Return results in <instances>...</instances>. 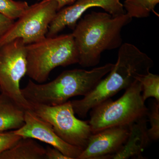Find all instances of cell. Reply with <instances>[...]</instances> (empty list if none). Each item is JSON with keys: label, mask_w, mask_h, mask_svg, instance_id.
<instances>
[{"label": "cell", "mask_w": 159, "mask_h": 159, "mask_svg": "<svg viewBox=\"0 0 159 159\" xmlns=\"http://www.w3.org/2000/svg\"><path fill=\"white\" fill-rule=\"evenodd\" d=\"M159 0H125L123 4L125 14L131 18H145L155 12Z\"/></svg>", "instance_id": "9a60e30c"}, {"label": "cell", "mask_w": 159, "mask_h": 159, "mask_svg": "<svg viewBox=\"0 0 159 159\" xmlns=\"http://www.w3.org/2000/svg\"><path fill=\"white\" fill-rule=\"evenodd\" d=\"M21 138L14 130L0 132V154L12 147Z\"/></svg>", "instance_id": "d6986e66"}, {"label": "cell", "mask_w": 159, "mask_h": 159, "mask_svg": "<svg viewBox=\"0 0 159 159\" xmlns=\"http://www.w3.org/2000/svg\"><path fill=\"white\" fill-rule=\"evenodd\" d=\"M45 159H70L57 148L48 146L46 148Z\"/></svg>", "instance_id": "44dd1931"}, {"label": "cell", "mask_w": 159, "mask_h": 159, "mask_svg": "<svg viewBox=\"0 0 159 159\" xmlns=\"http://www.w3.org/2000/svg\"><path fill=\"white\" fill-rule=\"evenodd\" d=\"M26 46L22 40L17 39L0 47V91L25 109L31 110L20 88L21 80L27 72Z\"/></svg>", "instance_id": "ba28073f"}, {"label": "cell", "mask_w": 159, "mask_h": 159, "mask_svg": "<svg viewBox=\"0 0 159 159\" xmlns=\"http://www.w3.org/2000/svg\"><path fill=\"white\" fill-rule=\"evenodd\" d=\"M57 3L58 11L64 7L73 4L76 0H55Z\"/></svg>", "instance_id": "7402d4cb"}, {"label": "cell", "mask_w": 159, "mask_h": 159, "mask_svg": "<svg viewBox=\"0 0 159 159\" xmlns=\"http://www.w3.org/2000/svg\"><path fill=\"white\" fill-rule=\"evenodd\" d=\"M107 63L90 70L75 69L63 71L51 82L37 84L29 80L21 89L23 97L29 102L48 106L60 105L76 96H85L113 68Z\"/></svg>", "instance_id": "3957f363"}, {"label": "cell", "mask_w": 159, "mask_h": 159, "mask_svg": "<svg viewBox=\"0 0 159 159\" xmlns=\"http://www.w3.org/2000/svg\"><path fill=\"white\" fill-rule=\"evenodd\" d=\"M14 20L6 17L0 13V40L13 25Z\"/></svg>", "instance_id": "ffe728a7"}, {"label": "cell", "mask_w": 159, "mask_h": 159, "mask_svg": "<svg viewBox=\"0 0 159 159\" xmlns=\"http://www.w3.org/2000/svg\"><path fill=\"white\" fill-rule=\"evenodd\" d=\"M14 132L22 138H32L49 144L70 159H78L83 151L80 148L62 140L50 123L30 110H26L25 111V124Z\"/></svg>", "instance_id": "30bf717a"}, {"label": "cell", "mask_w": 159, "mask_h": 159, "mask_svg": "<svg viewBox=\"0 0 159 159\" xmlns=\"http://www.w3.org/2000/svg\"><path fill=\"white\" fill-rule=\"evenodd\" d=\"M137 80L142 84L143 100L145 102L148 98H154L155 100L159 102V75L149 72L148 74L139 76Z\"/></svg>", "instance_id": "2e32d148"}, {"label": "cell", "mask_w": 159, "mask_h": 159, "mask_svg": "<svg viewBox=\"0 0 159 159\" xmlns=\"http://www.w3.org/2000/svg\"><path fill=\"white\" fill-rule=\"evenodd\" d=\"M46 148L34 139L21 138L14 145L0 154V159H45Z\"/></svg>", "instance_id": "5bb4252c"}, {"label": "cell", "mask_w": 159, "mask_h": 159, "mask_svg": "<svg viewBox=\"0 0 159 159\" xmlns=\"http://www.w3.org/2000/svg\"><path fill=\"white\" fill-rule=\"evenodd\" d=\"M129 131V126L121 125L92 134L78 159H110L125 143Z\"/></svg>", "instance_id": "8fae6325"}, {"label": "cell", "mask_w": 159, "mask_h": 159, "mask_svg": "<svg viewBox=\"0 0 159 159\" xmlns=\"http://www.w3.org/2000/svg\"><path fill=\"white\" fill-rule=\"evenodd\" d=\"M113 68L82 99L71 101L74 113L81 118L98 104L130 87L137 78L153 67L152 60L132 44L124 43L119 48Z\"/></svg>", "instance_id": "6da1fadb"}, {"label": "cell", "mask_w": 159, "mask_h": 159, "mask_svg": "<svg viewBox=\"0 0 159 159\" xmlns=\"http://www.w3.org/2000/svg\"><path fill=\"white\" fill-rule=\"evenodd\" d=\"M94 7L101 8L114 17L125 13L121 0H76L57 11L46 36H56L66 27L73 30L84 13Z\"/></svg>", "instance_id": "9c48e42d"}, {"label": "cell", "mask_w": 159, "mask_h": 159, "mask_svg": "<svg viewBox=\"0 0 159 159\" xmlns=\"http://www.w3.org/2000/svg\"><path fill=\"white\" fill-rule=\"evenodd\" d=\"M26 110L14 99L0 94V132L17 129L25 124Z\"/></svg>", "instance_id": "4fadbf2b"}, {"label": "cell", "mask_w": 159, "mask_h": 159, "mask_svg": "<svg viewBox=\"0 0 159 159\" xmlns=\"http://www.w3.org/2000/svg\"><path fill=\"white\" fill-rule=\"evenodd\" d=\"M127 14L112 16L107 12L93 11L80 18L71 34L84 68L98 65L103 52L119 48L122 31L132 20Z\"/></svg>", "instance_id": "7a4b0ae2"}, {"label": "cell", "mask_w": 159, "mask_h": 159, "mask_svg": "<svg viewBox=\"0 0 159 159\" xmlns=\"http://www.w3.org/2000/svg\"><path fill=\"white\" fill-rule=\"evenodd\" d=\"M57 11L55 0L42 1L29 6L0 40V47L17 39L22 40L26 45L43 39Z\"/></svg>", "instance_id": "52a82bcc"}, {"label": "cell", "mask_w": 159, "mask_h": 159, "mask_svg": "<svg viewBox=\"0 0 159 159\" xmlns=\"http://www.w3.org/2000/svg\"><path fill=\"white\" fill-rule=\"evenodd\" d=\"M147 116L151 126L148 129V137L150 141H157L159 138V102L155 100Z\"/></svg>", "instance_id": "ac0fdd59"}, {"label": "cell", "mask_w": 159, "mask_h": 159, "mask_svg": "<svg viewBox=\"0 0 159 159\" xmlns=\"http://www.w3.org/2000/svg\"><path fill=\"white\" fill-rule=\"evenodd\" d=\"M39 1H46V0H39Z\"/></svg>", "instance_id": "603a6c76"}, {"label": "cell", "mask_w": 159, "mask_h": 159, "mask_svg": "<svg viewBox=\"0 0 159 159\" xmlns=\"http://www.w3.org/2000/svg\"><path fill=\"white\" fill-rule=\"evenodd\" d=\"M29 7L26 2L0 0V13L11 20L17 19L20 17Z\"/></svg>", "instance_id": "e0dca14e"}, {"label": "cell", "mask_w": 159, "mask_h": 159, "mask_svg": "<svg viewBox=\"0 0 159 159\" xmlns=\"http://www.w3.org/2000/svg\"><path fill=\"white\" fill-rule=\"evenodd\" d=\"M29 103L30 110L50 123L62 140L82 150L85 149L93 134L88 121L80 120L75 116L71 101L56 106Z\"/></svg>", "instance_id": "8992f818"}, {"label": "cell", "mask_w": 159, "mask_h": 159, "mask_svg": "<svg viewBox=\"0 0 159 159\" xmlns=\"http://www.w3.org/2000/svg\"><path fill=\"white\" fill-rule=\"evenodd\" d=\"M26 75L39 83L46 82L59 66L78 63L79 56L72 34L46 37L26 46Z\"/></svg>", "instance_id": "277c9868"}, {"label": "cell", "mask_w": 159, "mask_h": 159, "mask_svg": "<svg viewBox=\"0 0 159 159\" xmlns=\"http://www.w3.org/2000/svg\"><path fill=\"white\" fill-rule=\"evenodd\" d=\"M142 93V84L137 80L119 99L113 101L110 98L92 109L88 122L92 134L113 126H129L146 117L148 109Z\"/></svg>", "instance_id": "5b68a950"}, {"label": "cell", "mask_w": 159, "mask_h": 159, "mask_svg": "<svg viewBox=\"0 0 159 159\" xmlns=\"http://www.w3.org/2000/svg\"><path fill=\"white\" fill-rule=\"evenodd\" d=\"M146 117L137 120L129 126L125 143L110 159H144L142 152L150 142Z\"/></svg>", "instance_id": "7c38bea8"}]
</instances>
